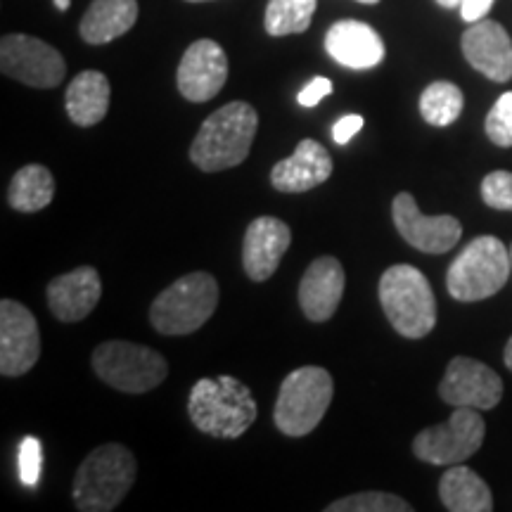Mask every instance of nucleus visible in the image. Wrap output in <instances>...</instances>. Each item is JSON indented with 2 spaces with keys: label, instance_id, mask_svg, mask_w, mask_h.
<instances>
[{
  "label": "nucleus",
  "instance_id": "nucleus-18",
  "mask_svg": "<svg viewBox=\"0 0 512 512\" xmlns=\"http://www.w3.org/2000/svg\"><path fill=\"white\" fill-rule=\"evenodd\" d=\"M344 287H347L344 266L335 256H318L306 268L302 283H299V306H302L304 316L313 323L330 320L342 302Z\"/></svg>",
  "mask_w": 512,
  "mask_h": 512
},
{
  "label": "nucleus",
  "instance_id": "nucleus-33",
  "mask_svg": "<svg viewBox=\"0 0 512 512\" xmlns=\"http://www.w3.org/2000/svg\"><path fill=\"white\" fill-rule=\"evenodd\" d=\"M491 5H494V0H463V5H460V17H463L467 24L479 22V19L489 15Z\"/></svg>",
  "mask_w": 512,
  "mask_h": 512
},
{
  "label": "nucleus",
  "instance_id": "nucleus-15",
  "mask_svg": "<svg viewBox=\"0 0 512 512\" xmlns=\"http://www.w3.org/2000/svg\"><path fill=\"white\" fill-rule=\"evenodd\" d=\"M463 55L479 74L494 83H505L512 79V41L501 24L494 19H479L465 29Z\"/></svg>",
  "mask_w": 512,
  "mask_h": 512
},
{
  "label": "nucleus",
  "instance_id": "nucleus-27",
  "mask_svg": "<svg viewBox=\"0 0 512 512\" xmlns=\"http://www.w3.org/2000/svg\"><path fill=\"white\" fill-rule=\"evenodd\" d=\"M413 505L401 496L384 494V491H361V494L337 498L325 505V512H411Z\"/></svg>",
  "mask_w": 512,
  "mask_h": 512
},
{
  "label": "nucleus",
  "instance_id": "nucleus-29",
  "mask_svg": "<svg viewBox=\"0 0 512 512\" xmlns=\"http://www.w3.org/2000/svg\"><path fill=\"white\" fill-rule=\"evenodd\" d=\"M482 200L491 209L512 211V174L510 171H491L482 181Z\"/></svg>",
  "mask_w": 512,
  "mask_h": 512
},
{
  "label": "nucleus",
  "instance_id": "nucleus-39",
  "mask_svg": "<svg viewBox=\"0 0 512 512\" xmlns=\"http://www.w3.org/2000/svg\"><path fill=\"white\" fill-rule=\"evenodd\" d=\"M510 266H512V247H510Z\"/></svg>",
  "mask_w": 512,
  "mask_h": 512
},
{
  "label": "nucleus",
  "instance_id": "nucleus-30",
  "mask_svg": "<svg viewBox=\"0 0 512 512\" xmlns=\"http://www.w3.org/2000/svg\"><path fill=\"white\" fill-rule=\"evenodd\" d=\"M17 463H19V479H22V484L36 486L38 479H41V467H43L41 441L36 437L24 439L22 446H19Z\"/></svg>",
  "mask_w": 512,
  "mask_h": 512
},
{
  "label": "nucleus",
  "instance_id": "nucleus-6",
  "mask_svg": "<svg viewBox=\"0 0 512 512\" xmlns=\"http://www.w3.org/2000/svg\"><path fill=\"white\" fill-rule=\"evenodd\" d=\"M335 382L320 366H304L292 370L280 384L273 408V422L285 437H306L320 425L328 413Z\"/></svg>",
  "mask_w": 512,
  "mask_h": 512
},
{
  "label": "nucleus",
  "instance_id": "nucleus-28",
  "mask_svg": "<svg viewBox=\"0 0 512 512\" xmlns=\"http://www.w3.org/2000/svg\"><path fill=\"white\" fill-rule=\"evenodd\" d=\"M484 131L494 145L512 147V91L503 93L486 114Z\"/></svg>",
  "mask_w": 512,
  "mask_h": 512
},
{
  "label": "nucleus",
  "instance_id": "nucleus-19",
  "mask_svg": "<svg viewBox=\"0 0 512 512\" xmlns=\"http://www.w3.org/2000/svg\"><path fill=\"white\" fill-rule=\"evenodd\" d=\"M330 152L325 150L318 140L304 138L297 145L294 155L280 159L271 169V183L278 192H287V195H297V192H306L323 185L332 176Z\"/></svg>",
  "mask_w": 512,
  "mask_h": 512
},
{
  "label": "nucleus",
  "instance_id": "nucleus-9",
  "mask_svg": "<svg viewBox=\"0 0 512 512\" xmlns=\"http://www.w3.org/2000/svg\"><path fill=\"white\" fill-rule=\"evenodd\" d=\"M486 425L477 408L458 406L441 425L427 427L413 439L415 458L427 465H458L484 444Z\"/></svg>",
  "mask_w": 512,
  "mask_h": 512
},
{
  "label": "nucleus",
  "instance_id": "nucleus-37",
  "mask_svg": "<svg viewBox=\"0 0 512 512\" xmlns=\"http://www.w3.org/2000/svg\"><path fill=\"white\" fill-rule=\"evenodd\" d=\"M356 3H363V5H375V3H380V0H356Z\"/></svg>",
  "mask_w": 512,
  "mask_h": 512
},
{
  "label": "nucleus",
  "instance_id": "nucleus-23",
  "mask_svg": "<svg viewBox=\"0 0 512 512\" xmlns=\"http://www.w3.org/2000/svg\"><path fill=\"white\" fill-rule=\"evenodd\" d=\"M439 498L446 510L451 512H491L494 496L489 484L465 465L448 467L439 482Z\"/></svg>",
  "mask_w": 512,
  "mask_h": 512
},
{
  "label": "nucleus",
  "instance_id": "nucleus-17",
  "mask_svg": "<svg viewBox=\"0 0 512 512\" xmlns=\"http://www.w3.org/2000/svg\"><path fill=\"white\" fill-rule=\"evenodd\" d=\"M102 297L100 273L93 266H79L57 275L48 283L46 302L50 313L62 323H79L88 318Z\"/></svg>",
  "mask_w": 512,
  "mask_h": 512
},
{
  "label": "nucleus",
  "instance_id": "nucleus-1",
  "mask_svg": "<svg viewBox=\"0 0 512 512\" xmlns=\"http://www.w3.org/2000/svg\"><path fill=\"white\" fill-rule=\"evenodd\" d=\"M188 415L197 430L214 439H240L256 422L252 389L233 375L204 377L192 384Z\"/></svg>",
  "mask_w": 512,
  "mask_h": 512
},
{
  "label": "nucleus",
  "instance_id": "nucleus-2",
  "mask_svg": "<svg viewBox=\"0 0 512 512\" xmlns=\"http://www.w3.org/2000/svg\"><path fill=\"white\" fill-rule=\"evenodd\" d=\"M259 131V114L249 102L235 100L209 114L190 145L192 164L207 174L245 162Z\"/></svg>",
  "mask_w": 512,
  "mask_h": 512
},
{
  "label": "nucleus",
  "instance_id": "nucleus-11",
  "mask_svg": "<svg viewBox=\"0 0 512 512\" xmlns=\"http://www.w3.org/2000/svg\"><path fill=\"white\" fill-rule=\"evenodd\" d=\"M41 358V330L27 306L15 299L0 302V373L19 377Z\"/></svg>",
  "mask_w": 512,
  "mask_h": 512
},
{
  "label": "nucleus",
  "instance_id": "nucleus-38",
  "mask_svg": "<svg viewBox=\"0 0 512 512\" xmlns=\"http://www.w3.org/2000/svg\"><path fill=\"white\" fill-rule=\"evenodd\" d=\"M188 3H209V0H188Z\"/></svg>",
  "mask_w": 512,
  "mask_h": 512
},
{
  "label": "nucleus",
  "instance_id": "nucleus-4",
  "mask_svg": "<svg viewBox=\"0 0 512 512\" xmlns=\"http://www.w3.org/2000/svg\"><path fill=\"white\" fill-rule=\"evenodd\" d=\"M380 304L392 328L408 339L427 337L437 325L430 280L411 264H396L382 273Z\"/></svg>",
  "mask_w": 512,
  "mask_h": 512
},
{
  "label": "nucleus",
  "instance_id": "nucleus-25",
  "mask_svg": "<svg viewBox=\"0 0 512 512\" xmlns=\"http://www.w3.org/2000/svg\"><path fill=\"white\" fill-rule=\"evenodd\" d=\"M463 91L451 81H434L420 95V114L432 126H451L463 112Z\"/></svg>",
  "mask_w": 512,
  "mask_h": 512
},
{
  "label": "nucleus",
  "instance_id": "nucleus-14",
  "mask_svg": "<svg viewBox=\"0 0 512 512\" xmlns=\"http://www.w3.org/2000/svg\"><path fill=\"white\" fill-rule=\"evenodd\" d=\"M228 79V57L219 43L200 38L190 43L178 64V91L190 102H209L223 91Z\"/></svg>",
  "mask_w": 512,
  "mask_h": 512
},
{
  "label": "nucleus",
  "instance_id": "nucleus-7",
  "mask_svg": "<svg viewBox=\"0 0 512 512\" xmlns=\"http://www.w3.org/2000/svg\"><path fill=\"white\" fill-rule=\"evenodd\" d=\"M512 275L510 252L494 235H479L446 271V287L456 302H482L498 294Z\"/></svg>",
  "mask_w": 512,
  "mask_h": 512
},
{
  "label": "nucleus",
  "instance_id": "nucleus-36",
  "mask_svg": "<svg viewBox=\"0 0 512 512\" xmlns=\"http://www.w3.org/2000/svg\"><path fill=\"white\" fill-rule=\"evenodd\" d=\"M69 3H72V0H55L57 10H67V8H69Z\"/></svg>",
  "mask_w": 512,
  "mask_h": 512
},
{
  "label": "nucleus",
  "instance_id": "nucleus-20",
  "mask_svg": "<svg viewBox=\"0 0 512 512\" xmlns=\"http://www.w3.org/2000/svg\"><path fill=\"white\" fill-rule=\"evenodd\" d=\"M325 50L349 69H373L384 60V41L370 24L342 19L325 34Z\"/></svg>",
  "mask_w": 512,
  "mask_h": 512
},
{
  "label": "nucleus",
  "instance_id": "nucleus-10",
  "mask_svg": "<svg viewBox=\"0 0 512 512\" xmlns=\"http://www.w3.org/2000/svg\"><path fill=\"white\" fill-rule=\"evenodd\" d=\"M0 72L29 88H55L64 81L67 62L41 38L8 34L0 41Z\"/></svg>",
  "mask_w": 512,
  "mask_h": 512
},
{
  "label": "nucleus",
  "instance_id": "nucleus-34",
  "mask_svg": "<svg viewBox=\"0 0 512 512\" xmlns=\"http://www.w3.org/2000/svg\"><path fill=\"white\" fill-rule=\"evenodd\" d=\"M503 361L508 370H512V337L508 339V344H505V351H503Z\"/></svg>",
  "mask_w": 512,
  "mask_h": 512
},
{
  "label": "nucleus",
  "instance_id": "nucleus-16",
  "mask_svg": "<svg viewBox=\"0 0 512 512\" xmlns=\"http://www.w3.org/2000/svg\"><path fill=\"white\" fill-rule=\"evenodd\" d=\"M292 242V230L275 216H259L247 226L242 240V268L254 283H264L278 271Z\"/></svg>",
  "mask_w": 512,
  "mask_h": 512
},
{
  "label": "nucleus",
  "instance_id": "nucleus-5",
  "mask_svg": "<svg viewBox=\"0 0 512 512\" xmlns=\"http://www.w3.org/2000/svg\"><path fill=\"white\" fill-rule=\"evenodd\" d=\"M219 306V283L207 271L178 278L150 306L152 328L162 335H192L214 316Z\"/></svg>",
  "mask_w": 512,
  "mask_h": 512
},
{
  "label": "nucleus",
  "instance_id": "nucleus-35",
  "mask_svg": "<svg viewBox=\"0 0 512 512\" xmlns=\"http://www.w3.org/2000/svg\"><path fill=\"white\" fill-rule=\"evenodd\" d=\"M437 3L441 5V8L451 10V8H460V5H463V0H437Z\"/></svg>",
  "mask_w": 512,
  "mask_h": 512
},
{
  "label": "nucleus",
  "instance_id": "nucleus-31",
  "mask_svg": "<svg viewBox=\"0 0 512 512\" xmlns=\"http://www.w3.org/2000/svg\"><path fill=\"white\" fill-rule=\"evenodd\" d=\"M332 93V81L325 79V76H316V79L306 83V86L299 91L297 100L302 107H316L325 95Z\"/></svg>",
  "mask_w": 512,
  "mask_h": 512
},
{
  "label": "nucleus",
  "instance_id": "nucleus-21",
  "mask_svg": "<svg viewBox=\"0 0 512 512\" xmlns=\"http://www.w3.org/2000/svg\"><path fill=\"white\" fill-rule=\"evenodd\" d=\"M64 110L76 126L100 124L110 112V79L95 69L76 74L64 93Z\"/></svg>",
  "mask_w": 512,
  "mask_h": 512
},
{
  "label": "nucleus",
  "instance_id": "nucleus-12",
  "mask_svg": "<svg viewBox=\"0 0 512 512\" xmlns=\"http://www.w3.org/2000/svg\"><path fill=\"white\" fill-rule=\"evenodd\" d=\"M394 226L408 245L425 254H446L460 242L463 226L456 216H427L411 192H399L392 202Z\"/></svg>",
  "mask_w": 512,
  "mask_h": 512
},
{
  "label": "nucleus",
  "instance_id": "nucleus-26",
  "mask_svg": "<svg viewBox=\"0 0 512 512\" xmlns=\"http://www.w3.org/2000/svg\"><path fill=\"white\" fill-rule=\"evenodd\" d=\"M316 8L318 0H268L264 27L271 36L304 34Z\"/></svg>",
  "mask_w": 512,
  "mask_h": 512
},
{
  "label": "nucleus",
  "instance_id": "nucleus-24",
  "mask_svg": "<svg viewBox=\"0 0 512 512\" xmlns=\"http://www.w3.org/2000/svg\"><path fill=\"white\" fill-rule=\"evenodd\" d=\"M55 197V178L53 171L43 164L22 166L15 176H12L8 188V202L15 211L22 214H36V211L46 209Z\"/></svg>",
  "mask_w": 512,
  "mask_h": 512
},
{
  "label": "nucleus",
  "instance_id": "nucleus-13",
  "mask_svg": "<svg viewBox=\"0 0 512 512\" xmlns=\"http://www.w3.org/2000/svg\"><path fill=\"white\" fill-rule=\"evenodd\" d=\"M439 396L453 408L467 406L491 411L503 399V380L486 363L456 356L448 363L444 380L439 382Z\"/></svg>",
  "mask_w": 512,
  "mask_h": 512
},
{
  "label": "nucleus",
  "instance_id": "nucleus-3",
  "mask_svg": "<svg viewBox=\"0 0 512 512\" xmlns=\"http://www.w3.org/2000/svg\"><path fill=\"white\" fill-rule=\"evenodd\" d=\"M136 456L121 444H102L79 465L72 486L76 510L110 512L136 482Z\"/></svg>",
  "mask_w": 512,
  "mask_h": 512
},
{
  "label": "nucleus",
  "instance_id": "nucleus-22",
  "mask_svg": "<svg viewBox=\"0 0 512 512\" xmlns=\"http://www.w3.org/2000/svg\"><path fill=\"white\" fill-rule=\"evenodd\" d=\"M138 22V0H93L81 19L79 34L91 46H105L128 34Z\"/></svg>",
  "mask_w": 512,
  "mask_h": 512
},
{
  "label": "nucleus",
  "instance_id": "nucleus-8",
  "mask_svg": "<svg viewBox=\"0 0 512 512\" xmlns=\"http://www.w3.org/2000/svg\"><path fill=\"white\" fill-rule=\"evenodd\" d=\"M91 363L102 382L124 394L152 392L169 375V363L159 351L121 339L95 347Z\"/></svg>",
  "mask_w": 512,
  "mask_h": 512
},
{
  "label": "nucleus",
  "instance_id": "nucleus-32",
  "mask_svg": "<svg viewBox=\"0 0 512 512\" xmlns=\"http://www.w3.org/2000/svg\"><path fill=\"white\" fill-rule=\"evenodd\" d=\"M361 128H363L361 114H347V117H342L335 126H332V138H335L337 145H347L349 140L361 131Z\"/></svg>",
  "mask_w": 512,
  "mask_h": 512
}]
</instances>
